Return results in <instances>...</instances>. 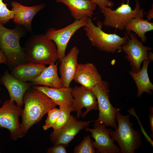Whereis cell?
I'll list each match as a JSON object with an SVG mask.
<instances>
[{"label":"cell","instance_id":"1","mask_svg":"<svg viewBox=\"0 0 153 153\" xmlns=\"http://www.w3.org/2000/svg\"><path fill=\"white\" fill-rule=\"evenodd\" d=\"M21 116L22 131L26 133L34 125L37 124L43 116L56 105L45 94L32 87L25 93Z\"/></svg>","mask_w":153,"mask_h":153},{"label":"cell","instance_id":"2","mask_svg":"<svg viewBox=\"0 0 153 153\" xmlns=\"http://www.w3.org/2000/svg\"><path fill=\"white\" fill-rule=\"evenodd\" d=\"M23 48L27 62L45 65L59 59L55 44L45 34L33 35Z\"/></svg>","mask_w":153,"mask_h":153},{"label":"cell","instance_id":"3","mask_svg":"<svg viewBox=\"0 0 153 153\" xmlns=\"http://www.w3.org/2000/svg\"><path fill=\"white\" fill-rule=\"evenodd\" d=\"M21 26L17 24L13 29H9L0 24V49L7 59V65L12 68L27 62L20 43V39L25 33Z\"/></svg>","mask_w":153,"mask_h":153},{"label":"cell","instance_id":"4","mask_svg":"<svg viewBox=\"0 0 153 153\" xmlns=\"http://www.w3.org/2000/svg\"><path fill=\"white\" fill-rule=\"evenodd\" d=\"M96 24L97 26L95 25L89 18L84 29L92 45L99 50L113 53L121 50L122 45L127 42L128 35L127 33H124L123 37L115 33H107L102 29L103 22L98 20Z\"/></svg>","mask_w":153,"mask_h":153},{"label":"cell","instance_id":"5","mask_svg":"<svg viewBox=\"0 0 153 153\" xmlns=\"http://www.w3.org/2000/svg\"><path fill=\"white\" fill-rule=\"evenodd\" d=\"M130 114L124 116L118 111L115 115L118 125L115 130L111 131L109 135L117 142L121 153H134L141 146L142 141L140 133L132 128L133 124L130 121Z\"/></svg>","mask_w":153,"mask_h":153},{"label":"cell","instance_id":"6","mask_svg":"<svg viewBox=\"0 0 153 153\" xmlns=\"http://www.w3.org/2000/svg\"><path fill=\"white\" fill-rule=\"evenodd\" d=\"M105 17L103 25L106 26L115 28L123 31L129 21L133 18L143 19L146 13L140 8L139 1H136V6L132 10L128 3H122L115 10L107 7H99Z\"/></svg>","mask_w":153,"mask_h":153},{"label":"cell","instance_id":"7","mask_svg":"<svg viewBox=\"0 0 153 153\" xmlns=\"http://www.w3.org/2000/svg\"><path fill=\"white\" fill-rule=\"evenodd\" d=\"M109 87V82L102 80L92 89L96 96L99 110L98 118L96 120L107 127L116 129L117 125L115 113L121 108L114 107L110 103Z\"/></svg>","mask_w":153,"mask_h":153},{"label":"cell","instance_id":"8","mask_svg":"<svg viewBox=\"0 0 153 153\" xmlns=\"http://www.w3.org/2000/svg\"><path fill=\"white\" fill-rule=\"evenodd\" d=\"M22 110V107L10 99L5 101L0 108V127L8 130L10 137L13 141L22 138L26 134L22 131L19 122Z\"/></svg>","mask_w":153,"mask_h":153},{"label":"cell","instance_id":"9","mask_svg":"<svg viewBox=\"0 0 153 153\" xmlns=\"http://www.w3.org/2000/svg\"><path fill=\"white\" fill-rule=\"evenodd\" d=\"M127 33L128 41L122 45L121 49L126 54L125 58L129 62L131 71L137 72L140 70L143 62L148 59V51L151 50L152 48L144 45L135 33L130 31Z\"/></svg>","mask_w":153,"mask_h":153},{"label":"cell","instance_id":"10","mask_svg":"<svg viewBox=\"0 0 153 153\" xmlns=\"http://www.w3.org/2000/svg\"><path fill=\"white\" fill-rule=\"evenodd\" d=\"M89 18L86 17L79 20H75L61 29L50 28L46 31V35L56 45L60 61L65 56L66 48L71 38L77 30L86 25Z\"/></svg>","mask_w":153,"mask_h":153},{"label":"cell","instance_id":"11","mask_svg":"<svg viewBox=\"0 0 153 153\" xmlns=\"http://www.w3.org/2000/svg\"><path fill=\"white\" fill-rule=\"evenodd\" d=\"M71 94L73 97L71 107L73 111L76 112L77 119L81 116L84 118L92 110H98L96 97L92 89L75 86L72 88Z\"/></svg>","mask_w":153,"mask_h":153},{"label":"cell","instance_id":"12","mask_svg":"<svg viewBox=\"0 0 153 153\" xmlns=\"http://www.w3.org/2000/svg\"><path fill=\"white\" fill-rule=\"evenodd\" d=\"M94 128L86 127L85 128L87 132H90V135L95 140H92V144L96 149L97 153H119L120 149L114 144L115 141L110 137L109 134L112 129L95 120Z\"/></svg>","mask_w":153,"mask_h":153},{"label":"cell","instance_id":"13","mask_svg":"<svg viewBox=\"0 0 153 153\" xmlns=\"http://www.w3.org/2000/svg\"><path fill=\"white\" fill-rule=\"evenodd\" d=\"M70 115L67 123L59 131H53L50 134V140L54 145L62 144L67 147L70 142L81 130L88 126L94 120L83 121L77 120Z\"/></svg>","mask_w":153,"mask_h":153},{"label":"cell","instance_id":"14","mask_svg":"<svg viewBox=\"0 0 153 153\" xmlns=\"http://www.w3.org/2000/svg\"><path fill=\"white\" fill-rule=\"evenodd\" d=\"M0 82L7 89L10 99L15 102L18 107H22L24 105L23 99L25 93L32 86L31 83L23 82L18 80L7 71L1 75Z\"/></svg>","mask_w":153,"mask_h":153},{"label":"cell","instance_id":"15","mask_svg":"<svg viewBox=\"0 0 153 153\" xmlns=\"http://www.w3.org/2000/svg\"><path fill=\"white\" fill-rule=\"evenodd\" d=\"M11 5L14 15L13 19L14 23L23 26L30 32L32 31L31 24L34 16L45 6L43 3L27 7L15 1L12 2Z\"/></svg>","mask_w":153,"mask_h":153},{"label":"cell","instance_id":"16","mask_svg":"<svg viewBox=\"0 0 153 153\" xmlns=\"http://www.w3.org/2000/svg\"><path fill=\"white\" fill-rule=\"evenodd\" d=\"M73 80L88 89H92L102 81L96 67L91 63H78Z\"/></svg>","mask_w":153,"mask_h":153},{"label":"cell","instance_id":"17","mask_svg":"<svg viewBox=\"0 0 153 153\" xmlns=\"http://www.w3.org/2000/svg\"><path fill=\"white\" fill-rule=\"evenodd\" d=\"M79 52L77 48L74 46L60 61L59 72L64 87H70L71 83L73 80L78 64L77 58Z\"/></svg>","mask_w":153,"mask_h":153},{"label":"cell","instance_id":"18","mask_svg":"<svg viewBox=\"0 0 153 153\" xmlns=\"http://www.w3.org/2000/svg\"><path fill=\"white\" fill-rule=\"evenodd\" d=\"M68 7L71 14L75 20L86 17L90 18L94 14L97 5L90 0H56Z\"/></svg>","mask_w":153,"mask_h":153},{"label":"cell","instance_id":"19","mask_svg":"<svg viewBox=\"0 0 153 153\" xmlns=\"http://www.w3.org/2000/svg\"><path fill=\"white\" fill-rule=\"evenodd\" d=\"M32 87L43 92L59 107H66L72 105L73 97L71 94L72 87L57 88L37 85Z\"/></svg>","mask_w":153,"mask_h":153},{"label":"cell","instance_id":"20","mask_svg":"<svg viewBox=\"0 0 153 153\" xmlns=\"http://www.w3.org/2000/svg\"><path fill=\"white\" fill-rule=\"evenodd\" d=\"M46 67L45 65L42 64L27 61L14 67L10 74L22 82H31L38 76Z\"/></svg>","mask_w":153,"mask_h":153},{"label":"cell","instance_id":"21","mask_svg":"<svg viewBox=\"0 0 153 153\" xmlns=\"http://www.w3.org/2000/svg\"><path fill=\"white\" fill-rule=\"evenodd\" d=\"M58 62L55 64L52 63L46 67L38 76L31 81L32 86L41 85L57 88L63 87L58 75Z\"/></svg>","mask_w":153,"mask_h":153},{"label":"cell","instance_id":"22","mask_svg":"<svg viewBox=\"0 0 153 153\" xmlns=\"http://www.w3.org/2000/svg\"><path fill=\"white\" fill-rule=\"evenodd\" d=\"M143 62V67L139 71L135 72L131 71L129 72L137 86L138 89L137 96L139 97L144 92L151 94V90H153V85L150 80L147 71L150 61L148 59Z\"/></svg>","mask_w":153,"mask_h":153},{"label":"cell","instance_id":"23","mask_svg":"<svg viewBox=\"0 0 153 153\" xmlns=\"http://www.w3.org/2000/svg\"><path fill=\"white\" fill-rule=\"evenodd\" d=\"M126 32L132 31L138 36L143 42L147 41L145 33L153 30V23L147 20L139 18L131 19L125 27Z\"/></svg>","mask_w":153,"mask_h":153},{"label":"cell","instance_id":"24","mask_svg":"<svg viewBox=\"0 0 153 153\" xmlns=\"http://www.w3.org/2000/svg\"><path fill=\"white\" fill-rule=\"evenodd\" d=\"M60 112L57 120L53 128V131L60 130L68 122L71 113L73 111L71 105L66 107H59Z\"/></svg>","mask_w":153,"mask_h":153},{"label":"cell","instance_id":"25","mask_svg":"<svg viewBox=\"0 0 153 153\" xmlns=\"http://www.w3.org/2000/svg\"><path fill=\"white\" fill-rule=\"evenodd\" d=\"M96 150L93 146L90 135L84 137L80 143L74 148V153H95Z\"/></svg>","mask_w":153,"mask_h":153},{"label":"cell","instance_id":"26","mask_svg":"<svg viewBox=\"0 0 153 153\" xmlns=\"http://www.w3.org/2000/svg\"><path fill=\"white\" fill-rule=\"evenodd\" d=\"M14 13L12 10L8 9L7 4L0 0V24L4 25L8 23L10 20L13 19Z\"/></svg>","mask_w":153,"mask_h":153},{"label":"cell","instance_id":"27","mask_svg":"<svg viewBox=\"0 0 153 153\" xmlns=\"http://www.w3.org/2000/svg\"><path fill=\"white\" fill-rule=\"evenodd\" d=\"M60 111V109L54 107L47 112L45 123L43 126L44 130H46L51 128H53L58 118Z\"/></svg>","mask_w":153,"mask_h":153},{"label":"cell","instance_id":"28","mask_svg":"<svg viewBox=\"0 0 153 153\" xmlns=\"http://www.w3.org/2000/svg\"><path fill=\"white\" fill-rule=\"evenodd\" d=\"M128 112L131 114H132L133 116H134L137 118L138 121V122L139 123L141 128V132L143 134L145 137L146 138L148 141L152 145L153 147V141L150 137L147 134L143 127L142 126V124L140 121L139 118L135 112L134 107H133V108H131L128 111Z\"/></svg>","mask_w":153,"mask_h":153},{"label":"cell","instance_id":"29","mask_svg":"<svg viewBox=\"0 0 153 153\" xmlns=\"http://www.w3.org/2000/svg\"><path fill=\"white\" fill-rule=\"evenodd\" d=\"M66 147L62 144H58L48 148L47 153H67Z\"/></svg>","mask_w":153,"mask_h":153},{"label":"cell","instance_id":"30","mask_svg":"<svg viewBox=\"0 0 153 153\" xmlns=\"http://www.w3.org/2000/svg\"><path fill=\"white\" fill-rule=\"evenodd\" d=\"M95 3L99 7L111 8L114 6V3L110 0H90Z\"/></svg>","mask_w":153,"mask_h":153},{"label":"cell","instance_id":"31","mask_svg":"<svg viewBox=\"0 0 153 153\" xmlns=\"http://www.w3.org/2000/svg\"><path fill=\"white\" fill-rule=\"evenodd\" d=\"M149 123L150 126V128L151 131L150 134L151 137L153 138V107H150L149 109Z\"/></svg>","mask_w":153,"mask_h":153},{"label":"cell","instance_id":"32","mask_svg":"<svg viewBox=\"0 0 153 153\" xmlns=\"http://www.w3.org/2000/svg\"><path fill=\"white\" fill-rule=\"evenodd\" d=\"M0 63L7 65V59L3 52L0 49Z\"/></svg>","mask_w":153,"mask_h":153},{"label":"cell","instance_id":"33","mask_svg":"<svg viewBox=\"0 0 153 153\" xmlns=\"http://www.w3.org/2000/svg\"><path fill=\"white\" fill-rule=\"evenodd\" d=\"M152 7L151 9H150L147 13L146 14V17L147 18V19L149 20H151V19L152 18H153V5L152 6Z\"/></svg>","mask_w":153,"mask_h":153},{"label":"cell","instance_id":"34","mask_svg":"<svg viewBox=\"0 0 153 153\" xmlns=\"http://www.w3.org/2000/svg\"><path fill=\"white\" fill-rule=\"evenodd\" d=\"M153 53L151 52H150L149 53L148 57L150 61L153 60Z\"/></svg>","mask_w":153,"mask_h":153},{"label":"cell","instance_id":"35","mask_svg":"<svg viewBox=\"0 0 153 153\" xmlns=\"http://www.w3.org/2000/svg\"><path fill=\"white\" fill-rule=\"evenodd\" d=\"M1 86H0V92H1Z\"/></svg>","mask_w":153,"mask_h":153},{"label":"cell","instance_id":"36","mask_svg":"<svg viewBox=\"0 0 153 153\" xmlns=\"http://www.w3.org/2000/svg\"><path fill=\"white\" fill-rule=\"evenodd\" d=\"M1 99H0V105L1 103Z\"/></svg>","mask_w":153,"mask_h":153},{"label":"cell","instance_id":"37","mask_svg":"<svg viewBox=\"0 0 153 153\" xmlns=\"http://www.w3.org/2000/svg\"><path fill=\"white\" fill-rule=\"evenodd\" d=\"M0 153H1V152H0Z\"/></svg>","mask_w":153,"mask_h":153}]
</instances>
